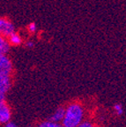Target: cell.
Segmentation results:
<instances>
[{
	"label": "cell",
	"instance_id": "obj_9",
	"mask_svg": "<svg viewBox=\"0 0 126 127\" xmlns=\"http://www.w3.org/2000/svg\"><path fill=\"white\" fill-rule=\"evenodd\" d=\"M39 127H59V125H57L56 122L52 121H48V122H43L40 125Z\"/></svg>",
	"mask_w": 126,
	"mask_h": 127
},
{
	"label": "cell",
	"instance_id": "obj_14",
	"mask_svg": "<svg viewBox=\"0 0 126 127\" xmlns=\"http://www.w3.org/2000/svg\"><path fill=\"white\" fill-rule=\"evenodd\" d=\"M5 127H18V126H16V125H14L13 123H11V122H9V123L6 124Z\"/></svg>",
	"mask_w": 126,
	"mask_h": 127
},
{
	"label": "cell",
	"instance_id": "obj_11",
	"mask_svg": "<svg viewBox=\"0 0 126 127\" xmlns=\"http://www.w3.org/2000/svg\"><path fill=\"white\" fill-rule=\"evenodd\" d=\"M114 109H115V110L116 111V114H117V115H119V116L122 115L123 112H124V110H123V108H122V105H121V104H118V103L115 104Z\"/></svg>",
	"mask_w": 126,
	"mask_h": 127
},
{
	"label": "cell",
	"instance_id": "obj_8",
	"mask_svg": "<svg viewBox=\"0 0 126 127\" xmlns=\"http://www.w3.org/2000/svg\"><path fill=\"white\" fill-rule=\"evenodd\" d=\"M9 49H10L9 42L4 39V36L1 37V39H0V52H1V55H5L9 50Z\"/></svg>",
	"mask_w": 126,
	"mask_h": 127
},
{
	"label": "cell",
	"instance_id": "obj_15",
	"mask_svg": "<svg viewBox=\"0 0 126 127\" xmlns=\"http://www.w3.org/2000/svg\"><path fill=\"white\" fill-rule=\"evenodd\" d=\"M59 127H64V126H63H63H62V125H59Z\"/></svg>",
	"mask_w": 126,
	"mask_h": 127
},
{
	"label": "cell",
	"instance_id": "obj_1",
	"mask_svg": "<svg viewBox=\"0 0 126 127\" xmlns=\"http://www.w3.org/2000/svg\"><path fill=\"white\" fill-rule=\"evenodd\" d=\"M83 117V109L79 104H71L65 111L63 125L64 127H77Z\"/></svg>",
	"mask_w": 126,
	"mask_h": 127
},
{
	"label": "cell",
	"instance_id": "obj_10",
	"mask_svg": "<svg viewBox=\"0 0 126 127\" xmlns=\"http://www.w3.org/2000/svg\"><path fill=\"white\" fill-rule=\"evenodd\" d=\"M28 29L30 33H34L37 30V26H36V24L34 22H32L28 26Z\"/></svg>",
	"mask_w": 126,
	"mask_h": 127
},
{
	"label": "cell",
	"instance_id": "obj_2",
	"mask_svg": "<svg viewBox=\"0 0 126 127\" xmlns=\"http://www.w3.org/2000/svg\"><path fill=\"white\" fill-rule=\"evenodd\" d=\"M0 31H1V34L4 37V36L9 37L11 34H12L15 32L13 24L10 20H8L7 19L2 18L0 20Z\"/></svg>",
	"mask_w": 126,
	"mask_h": 127
},
{
	"label": "cell",
	"instance_id": "obj_7",
	"mask_svg": "<svg viewBox=\"0 0 126 127\" xmlns=\"http://www.w3.org/2000/svg\"><path fill=\"white\" fill-rule=\"evenodd\" d=\"M9 42H10L11 44H12V45H14V46L20 45V44H21V42H22L21 36H20L19 34H17V33H15V32H14L13 34H11V35L9 36Z\"/></svg>",
	"mask_w": 126,
	"mask_h": 127
},
{
	"label": "cell",
	"instance_id": "obj_6",
	"mask_svg": "<svg viewBox=\"0 0 126 127\" xmlns=\"http://www.w3.org/2000/svg\"><path fill=\"white\" fill-rule=\"evenodd\" d=\"M65 111L66 110H65L64 109L59 108V109L55 112V114L49 118V120L52 122H58V121H61V120H63L64 116H65Z\"/></svg>",
	"mask_w": 126,
	"mask_h": 127
},
{
	"label": "cell",
	"instance_id": "obj_4",
	"mask_svg": "<svg viewBox=\"0 0 126 127\" xmlns=\"http://www.w3.org/2000/svg\"><path fill=\"white\" fill-rule=\"evenodd\" d=\"M11 118L10 109L4 101L0 103V121L1 123H7Z\"/></svg>",
	"mask_w": 126,
	"mask_h": 127
},
{
	"label": "cell",
	"instance_id": "obj_5",
	"mask_svg": "<svg viewBox=\"0 0 126 127\" xmlns=\"http://www.w3.org/2000/svg\"><path fill=\"white\" fill-rule=\"evenodd\" d=\"M11 87L10 75L0 74V93L5 94Z\"/></svg>",
	"mask_w": 126,
	"mask_h": 127
},
{
	"label": "cell",
	"instance_id": "obj_13",
	"mask_svg": "<svg viewBox=\"0 0 126 127\" xmlns=\"http://www.w3.org/2000/svg\"><path fill=\"white\" fill-rule=\"evenodd\" d=\"M26 46L28 48H33V42H28L26 43Z\"/></svg>",
	"mask_w": 126,
	"mask_h": 127
},
{
	"label": "cell",
	"instance_id": "obj_12",
	"mask_svg": "<svg viewBox=\"0 0 126 127\" xmlns=\"http://www.w3.org/2000/svg\"><path fill=\"white\" fill-rule=\"evenodd\" d=\"M77 127H94L92 124H90L89 122H85V123L79 124Z\"/></svg>",
	"mask_w": 126,
	"mask_h": 127
},
{
	"label": "cell",
	"instance_id": "obj_3",
	"mask_svg": "<svg viewBox=\"0 0 126 127\" xmlns=\"http://www.w3.org/2000/svg\"><path fill=\"white\" fill-rule=\"evenodd\" d=\"M12 71V64L5 55H1L0 58V74L11 75Z\"/></svg>",
	"mask_w": 126,
	"mask_h": 127
}]
</instances>
